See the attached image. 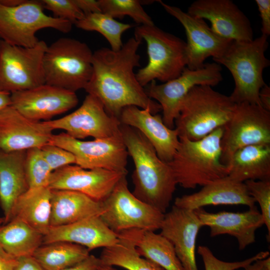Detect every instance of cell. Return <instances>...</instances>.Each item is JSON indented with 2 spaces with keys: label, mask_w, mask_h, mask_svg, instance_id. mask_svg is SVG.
<instances>
[{
  "label": "cell",
  "mask_w": 270,
  "mask_h": 270,
  "mask_svg": "<svg viewBox=\"0 0 270 270\" xmlns=\"http://www.w3.org/2000/svg\"><path fill=\"white\" fill-rule=\"evenodd\" d=\"M141 42L131 38L118 50L102 48L93 52L92 74L84 90L101 102L109 115L118 120L128 106L148 110L152 114L162 110L160 104L148 96L134 72L140 66L138 50Z\"/></svg>",
  "instance_id": "cell-1"
},
{
  "label": "cell",
  "mask_w": 270,
  "mask_h": 270,
  "mask_svg": "<svg viewBox=\"0 0 270 270\" xmlns=\"http://www.w3.org/2000/svg\"><path fill=\"white\" fill-rule=\"evenodd\" d=\"M120 131L134 165L132 194L165 214L178 184L170 167L160 158L153 146L139 130L120 124Z\"/></svg>",
  "instance_id": "cell-2"
},
{
  "label": "cell",
  "mask_w": 270,
  "mask_h": 270,
  "mask_svg": "<svg viewBox=\"0 0 270 270\" xmlns=\"http://www.w3.org/2000/svg\"><path fill=\"white\" fill-rule=\"evenodd\" d=\"M223 127L198 140L179 136V144L168 163L177 184L185 188L204 186L228 174V168L220 161Z\"/></svg>",
  "instance_id": "cell-3"
},
{
  "label": "cell",
  "mask_w": 270,
  "mask_h": 270,
  "mask_svg": "<svg viewBox=\"0 0 270 270\" xmlns=\"http://www.w3.org/2000/svg\"><path fill=\"white\" fill-rule=\"evenodd\" d=\"M268 38L262 34L251 41H232L220 57L213 60L232 74L234 88L230 97L236 104L246 102L260 106L259 92L266 84L263 71L270 64L265 56Z\"/></svg>",
  "instance_id": "cell-4"
},
{
  "label": "cell",
  "mask_w": 270,
  "mask_h": 270,
  "mask_svg": "<svg viewBox=\"0 0 270 270\" xmlns=\"http://www.w3.org/2000/svg\"><path fill=\"white\" fill-rule=\"evenodd\" d=\"M236 104L206 85L194 86L182 100L174 120L179 136L190 140L203 138L230 118Z\"/></svg>",
  "instance_id": "cell-5"
},
{
  "label": "cell",
  "mask_w": 270,
  "mask_h": 270,
  "mask_svg": "<svg viewBox=\"0 0 270 270\" xmlns=\"http://www.w3.org/2000/svg\"><path fill=\"white\" fill-rule=\"evenodd\" d=\"M92 55L85 42L58 39L48 46L44 55L45 84L75 92L84 89L92 74Z\"/></svg>",
  "instance_id": "cell-6"
},
{
  "label": "cell",
  "mask_w": 270,
  "mask_h": 270,
  "mask_svg": "<svg viewBox=\"0 0 270 270\" xmlns=\"http://www.w3.org/2000/svg\"><path fill=\"white\" fill-rule=\"evenodd\" d=\"M134 38L146 44L148 63L136 74L143 87L155 80L165 82L176 78L186 67V44L180 38L154 24L136 26Z\"/></svg>",
  "instance_id": "cell-7"
},
{
  "label": "cell",
  "mask_w": 270,
  "mask_h": 270,
  "mask_svg": "<svg viewBox=\"0 0 270 270\" xmlns=\"http://www.w3.org/2000/svg\"><path fill=\"white\" fill-rule=\"evenodd\" d=\"M42 0H24L20 5L6 6L0 2V40L12 45L32 47L39 42L38 30L52 28L70 32V22L46 15Z\"/></svg>",
  "instance_id": "cell-8"
},
{
  "label": "cell",
  "mask_w": 270,
  "mask_h": 270,
  "mask_svg": "<svg viewBox=\"0 0 270 270\" xmlns=\"http://www.w3.org/2000/svg\"><path fill=\"white\" fill-rule=\"evenodd\" d=\"M102 203L104 212L100 217L116 234L134 228L160 229L164 214L136 198L128 188L126 176Z\"/></svg>",
  "instance_id": "cell-9"
},
{
  "label": "cell",
  "mask_w": 270,
  "mask_h": 270,
  "mask_svg": "<svg viewBox=\"0 0 270 270\" xmlns=\"http://www.w3.org/2000/svg\"><path fill=\"white\" fill-rule=\"evenodd\" d=\"M47 46L44 40L22 47L0 40V91L10 94L44 84L43 58Z\"/></svg>",
  "instance_id": "cell-10"
},
{
  "label": "cell",
  "mask_w": 270,
  "mask_h": 270,
  "mask_svg": "<svg viewBox=\"0 0 270 270\" xmlns=\"http://www.w3.org/2000/svg\"><path fill=\"white\" fill-rule=\"evenodd\" d=\"M223 129L220 161L228 166L238 150L250 145L270 144V112L258 104H236Z\"/></svg>",
  "instance_id": "cell-11"
},
{
  "label": "cell",
  "mask_w": 270,
  "mask_h": 270,
  "mask_svg": "<svg viewBox=\"0 0 270 270\" xmlns=\"http://www.w3.org/2000/svg\"><path fill=\"white\" fill-rule=\"evenodd\" d=\"M222 70L220 64L215 62L206 63L202 68L196 70L186 67L178 78L160 84L152 80L144 90L150 98L160 106L164 124L174 129L181 104L188 92L196 85L216 86L223 78Z\"/></svg>",
  "instance_id": "cell-12"
},
{
  "label": "cell",
  "mask_w": 270,
  "mask_h": 270,
  "mask_svg": "<svg viewBox=\"0 0 270 270\" xmlns=\"http://www.w3.org/2000/svg\"><path fill=\"white\" fill-rule=\"evenodd\" d=\"M48 144L72 153L76 158L75 164L83 168H100L128 173V154L121 133L112 137L84 141L62 132L52 134Z\"/></svg>",
  "instance_id": "cell-13"
},
{
  "label": "cell",
  "mask_w": 270,
  "mask_h": 270,
  "mask_svg": "<svg viewBox=\"0 0 270 270\" xmlns=\"http://www.w3.org/2000/svg\"><path fill=\"white\" fill-rule=\"evenodd\" d=\"M44 122L52 130H63L80 140L89 136L104 138L120 134V120L109 115L101 102L90 94L75 111L61 118Z\"/></svg>",
  "instance_id": "cell-14"
},
{
  "label": "cell",
  "mask_w": 270,
  "mask_h": 270,
  "mask_svg": "<svg viewBox=\"0 0 270 270\" xmlns=\"http://www.w3.org/2000/svg\"><path fill=\"white\" fill-rule=\"evenodd\" d=\"M164 10L177 19L184 28L187 37L186 67L191 70L202 68L208 57H220L233 40L216 34L204 19L184 12L180 8L158 0Z\"/></svg>",
  "instance_id": "cell-15"
},
{
  "label": "cell",
  "mask_w": 270,
  "mask_h": 270,
  "mask_svg": "<svg viewBox=\"0 0 270 270\" xmlns=\"http://www.w3.org/2000/svg\"><path fill=\"white\" fill-rule=\"evenodd\" d=\"M10 106L25 117L35 121H48L72 109L78 104L75 92L42 84L10 94Z\"/></svg>",
  "instance_id": "cell-16"
},
{
  "label": "cell",
  "mask_w": 270,
  "mask_h": 270,
  "mask_svg": "<svg viewBox=\"0 0 270 270\" xmlns=\"http://www.w3.org/2000/svg\"><path fill=\"white\" fill-rule=\"evenodd\" d=\"M188 13L208 20L211 29L219 36L233 41H251L254 32L250 21L230 0H197Z\"/></svg>",
  "instance_id": "cell-17"
},
{
  "label": "cell",
  "mask_w": 270,
  "mask_h": 270,
  "mask_svg": "<svg viewBox=\"0 0 270 270\" xmlns=\"http://www.w3.org/2000/svg\"><path fill=\"white\" fill-rule=\"evenodd\" d=\"M127 174L100 168L84 169L70 164L52 172L48 188L78 192L102 202Z\"/></svg>",
  "instance_id": "cell-18"
},
{
  "label": "cell",
  "mask_w": 270,
  "mask_h": 270,
  "mask_svg": "<svg viewBox=\"0 0 270 270\" xmlns=\"http://www.w3.org/2000/svg\"><path fill=\"white\" fill-rule=\"evenodd\" d=\"M52 130L44 121L30 120L10 105L0 111V149L27 150L48 143Z\"/></svg>",
  "instance_id": "cell-19"
},
{
  "label": "cell",
  "mask_w": 270,
  "mask_h": 270,
  "mask_svg": "<svg viewBox=\"0 0 270 270\" xmlns=\"http://www.w3.org/2000/svg\"><path fill=\"white\" fill-rule=\"evenodd\" d=\"M202 226L194 210L174 205L164 214L160 234L172 244L184 270H198L196 245L198 234Z\"/></svg>",
  "instance_id": "cell-20"
},
{
  "label": "cell",
  "mask_w": 270,
  "mask_h": 270,
  "mask_svg": "<svg viewBox=\"0 0 270 270\" xmlns=\"http://www.w3.org/2000/svg\"><path fill=\"white\" fill-rule=\"evenodd\" d=\"M119 120L121 124L139 130L160 160L166 163L172 160L179 144L178 133L175 128H170L164 124L160 114L131 106L122 110Z\"/></svg>",
  "instance_id": "cell-21"
},
{
  "label": "cell",
  "mask_w": 270,
  "mask_h": 270,
  "mask_svg": "<svg viewBox=\"0 0 270 270\" xmlns=\"http://www.w3.org/2000/svg\"><path fill=\"white\" fill-rule=\"evenodd\" d=\"M194 211L202 226L210 228L211 236L223 234L233 236L238 240L240 250L255 242L256 230L264 224L256 206L240 212L222 211L213 213L203 208Z\"/></svg>",
  "instance_id": "cell-22"
},
{
  "label": "cell",
  "mask_w": 270,
  "mask_h": 270,
  "mask_svg": "<svg viewBox=\"0 0 270 270\" xmlns=\"http://www.w3.org/2000/svg\"><path fill=\"white\" fill-rule=\"evenodd\" d=\"M244 182L226 176L202 186L196 192L177 197L174 205L194 210L206 206L221 204H242L252 208L256 206Z\"/></svg>",
  "instance_id": "cell-23"
},
{
  "label": "cell",
  "mask_w": 270,
  "mask_h": 270,
  "mask_svg": "<svg viewBox=\"0 0 270 270\" xmlns=\"http://www.w3.org/2000/svg\"><path fill=\"white\" fill-rule=\"evenodd\" d=\"M58 241L76 244L90 251L112 246L118 242L119 238L100 216H95L67 225L50 227L44 236L42 244Z\"/></svg>",
  "instance_id": "cell-24"
},
{
  "label": "cell",
  "mask_w": 270,
  "mask_h": 270,
  "mask_svg": "<svg viewBox=\"0 0 270 270\" xmlns=\"http://www.w3.org/2000/svg\"><path fill=\"white\" fill-rule=\"evenodd\" d=\"M26 151L0 149V206L4 224L10 220L18 199L29 188L25 170Z\"/></svg>",
  "instance_id": "cell-25"
},
{
  "label": "cell",
  "mask_w": 270,
  "mask_h": 270,
  "mask_svg": "<svg viewBox=\"0 0 270 270\" xmlns=\"http://www.w3.org/2000/svg\"><path fill=\"white\" fill-rule=\"evenodd\" d=\"M104 212L102 202L78 192L51 190L50 227L69 224Z\"/></svg>",
  "instance_id": "cell-26"
},
{
  "label": "cell",
  "mask_w": 270,
  "mask_h": 270,
  "mask_svg": "<svg viewBox=\"0 0 270 270\" xmlns=\"http://www.w3.org/2000/svg\"><path fill=\"white\" fill-rule=\"evenodd\" d=\"M116 234L118 238L130 242L141 256L155 262L165 270H184L172 244L161 234L138 228Z\"/></svg>",
  "instance_id": "cell-27"
},
{
  "label": "cell",
  "mask_w": 270,
  "mask_h": 270,
  "mask_svg": "<svg viewBox=\"0 0 270 270\" xmlns=\"http://www.w3.org/2000/svg\"><path fill=\"white\" fill-rule=\"evenodd\" d=\"M228 166V176L238 182L270 180V144L250 145L238 150Z\"/></svg>",
  "instance_id": "cell-28"
},
{
  "label": "cell",
  "mask_w": 270,
  "mask_h": 270,
  "mask_svg": "<svg viewBox=\"0 0 270 270\" xmlns=\"http://www.w3.org/2000/svg\"><path fill=\"white\" fill-rule=\"evenodd\" d=\"M50 216L51 190L28 188L17 200L10 220H20L44 236L50 228Z\"/></svg>",
  "instance_id": "cell-29"
},
{
  "label": "cell",
  "mask_w": 270,
  "mask_h": 270,
  "mask_svg": "<svg viewBox=\"0 0 270 270\" xmlns=\"http://www.w3.org/2000/svg\"><path fill=\"white\" fill-rule=\"evenodd\" d=\"M44 235L18 218L0 226V248L18 259L32 256L43 244Z\"/></svg>",
  "instance_id": "cell-30"
},
{
  "label": "cell",
  "mask_w": 270,
  "mask_h": 270,
  "mask_svg": "<svg viewBox=\"0 0 270 270\" xmlns=\"http://www.w3.org/2000/svg\"><path fill=\"white\" fill-rule=\"evenodd\" d=\"M90 254V250L84 246L58 241L42 244L32 256L45 270H61L80 262Z\"/></svg>",
  "instance_id": "cell-31"
},
{
  "label": "cell",
  "mask_w": 270,
  "mask_h": 270,
  "mask_svg": "<svg viewBox=\"0 0 270 270\" xmlns=\"http://www.w3.org/2000/svg\"><path fill=\"white\" fill-rule=\"evenodd\" d=\"M100 258L102 264L118 266L126 270H165L141 256L130 242L122 238H119L116 244L103 248Z\"/></svg>",
  "instance_id": "cell-32"
},
{
  "label": "cell",
  "mask_w": 270,
  "mask_h": 270,
  "mask_svg": "<svg viewBox=\"0 0 270 270\" xmlns=\"http://www.w3.org/2000/svg\"><path fill=\"white\" fill-rule=\"evenodd\" d=\"M74 24L82 30L100 33L108 41L110 49L114 51L122 48L123 46L122 36L132 26L130 24L119 22L102 12L86 14Z\"/></svg>",
  "instance_id": "cell-33"
},
{
  "label": "cell",
  "mask_w": 270,
  "mask_h": 270,
  "mask_svg": "<svg viewBox=\"0 0 270 270\" xmlns=\"http://www.w3.org/2000/svg\"><path fill=\"white\" fill-rule=\"evenodd\" d=\"M102 12L112 18H122L126 16L132 18L140 25L154 24L152 18L145 12L141 2L137 0H98Z\"/></svg>",
  "instance_id": "cell-34"
},
{
  "label": "cell",
  "mask_w": 270,
  "mask_h": 270,
  "mask_svg": "<svg viewBox=\"0 0 270 270\" xmlns=\"http://www.w3.org/2000/svg\"><path fill=\"white\" fill-rule=\"evenodd\" d=\"M25 170L29 188L48 187L53 171L44 159L40 148L26 151Z\"/></svg>",
  "instance_id": "cell-35"
},
{
  "label": "cell",
  "mask_w": 270,
  "mask_h": 270,
  "mask_svg": "<svg viewBox=\"0 0 270 270\" xmlns=\"http://www.w3.org/2000/svg\"><path fill=\"white\" fill-rule=\"evenodd\" d=\"M198 253L202 258L205 270H236L240 268H244L252 262L266 258L270 255L268 251L260 252L243 260L227 262L218 259L210 250L204 246H198Z\"/></svg>",
  "instance_id": "cell-36"
},
{
  "label": "cell",
  "mask_w": 270,
  "mask_h": 270,
  "mask_svg": "<svg viewBox=\"0 0 270 270\" xmlns=\"http://www.w3.org/2000/svg\"><path fill=\"white\" fill-rule=\"evenodd\" d=\"M251 196L260 208L264 224L270 235V180H248L244 182Z\"/></svg>",
  "instance_id": "cell-37"
},
{
  "label": "cell",
  "mask_w": 270,
  "mask_h": 270,
  "mask_svg": "<svg viewBox=\"0 0 270 270\" xmlns=\"http://www.w3.org/2000/svg\"><path fill=\"white\" fill-rule=\"evenodd\" d=\"M44 8L51 12L56 18L67 20L72 24L84 16L74 0H42Z\"/></svg>",
  "instance_id": "cell-38"
},
{
  "label": "cell",
  "mask_w": 270,
  "mask_h": 270,
  "mask_svg": "<svg viewBox=\"0 0 270 270\" xmlns=\"http://www.w3.org/2000/svg\"><path fill=\"white\" fill-rule=\"evenodd\" d=\"M40 149L44 159L53 172L64 166L76 164L74 155L60 146L47 144Z\"/></svg>",
  "instance_id": "cell-39"
},
{
  "label": "cell",
  "mask_w": 270,
  "mask_h": 270,
  "mask_svg": "<svg viewBox=\"0 0 270 270\" xmlns=\"http://www.w3.org/2000/svg\"><path fill=\"white\" fill-rule=\"evenodd\" d=\"M262 19L261 31L262 34L270 35V0H256Z\"/></svg>",
  "instance_id": "cell-40"
},
{
  "label": "cell",
  "mask_w": 270,
  "mask_h": 270,
  "mask_svg": "<svg viewBox=\"0 0 270 270\" xmlns=\"http://www.w3.org/2000/svg\"><path fill=\"white\" fill-rule=\"evenodd\" d=\"M102 265L100 258L90 254L80 262L61 270H96Z\"/></svg>",
  "instance_id": "cell-41"
},
{
  "label": "cell",
  "mask_w": 270,
  "mask_h": 270,
  "mask_svg": "<svg viewBox=\"0 0 270 270\" xmlns=\"http://www.w3.org/2000/svg\"><path fill=\"white\" fill-rule=\"evenodd\" d=\"M14 270H45L33 256L17 259Z\"/></svg>",
  "instance_id": "cell-42"
},
{
  "label": "cell",
  "mask_w": 270,
  "mask_h": 270,
  "mask_svg": "<svg viewBox=\"0 0 270 270\" xmlns=\"http://www.w3.org/2000/svg\"><path fill=\"white\" fill-rule=\"evenodd\" d=\"M74 1L84 15L102 12L98 0H74Z\"/></svg>",
  "instance_id": "cell-43"
},
{
  "label": "cell",
  "mask_w": 270,
  "mask_h": 270,
  "mask_svg": "<svg viewBox=\"0 0 270 270\" xmlns=\"http://www.w3.org/2000/svg\"><path fill=\"white\" fill-rule=\"evenodd\" d=\"M17 259L0 248V270H14Z\"/></svg>",
  "instance_id": "cell-44"
},
{
  "label": "cell",
  "mask_w": 270,
  "mask_h": 270,
  "mask_svg": "<svg viewBox=\"0 0 270 270\" xmlns=\"http://www.w3.org/2000/svg\"><path fill=\"white\" fill-rule=\"evenodd\" d=\"M258 96L260 106L270 112V87L266 84L260 90Z\"/></svg>",
  "instance_id": "cell-45"
},
{
  "label": "cell",
  "mask_w": 270,
  "mask_h": 270,
  "mask_svg": "<svg viewBox=\"0 0 270 270\" xmlns=\"http://www.w3.org/2000/svg\"><path fill=\"white\" fill-rule=\"evenodd\" d=\"M244 270H270V258L258 260L247 266Z\"/></svg>",
  "instance_id": "cell-46"
},
{
  "label": "cell",
  "mask_w": 270,
  "mask_h": 270,
  "mask_svg": "<svg viewBox=\"0 0 270 270\" xmlns=\"http://www.w3.org/2000/svg\"><path fill=\"white\" fill-rule=\"evenodd\" d=\"M10 94L0 91V111L10 105Z\"/></svg>",
  "instance_id": "cell-47"
},
{
  "label": "cell",
  "mask_w": 270,
  "mask_h": 270,
  "mask_svg": "<svg viewBox=\"0 0 270 270\" xmlns=\"http://www.w3.org/2000/svg\"><path fill=\"white\" fill-rule=\"evenodd\" d=\"M96 270H118L113 266L102 264Z\"/></svg>",
  "instance_id": "cell-48"
},
{
  "label": "cell",
  "mask_w": 270,
  "mask_h": 270,
  "mask_svg": "<svg viewBox=\"0 0 270 270\" xmlns=\"http://www.w3.org/2000/svg\"><path fill=\"white\" fill-rule=\"evenodd\" d=\"M4 224V218L0 217V226Z\"/></svg>",
  "instance_id": "cell-49"
}]
</instances>
